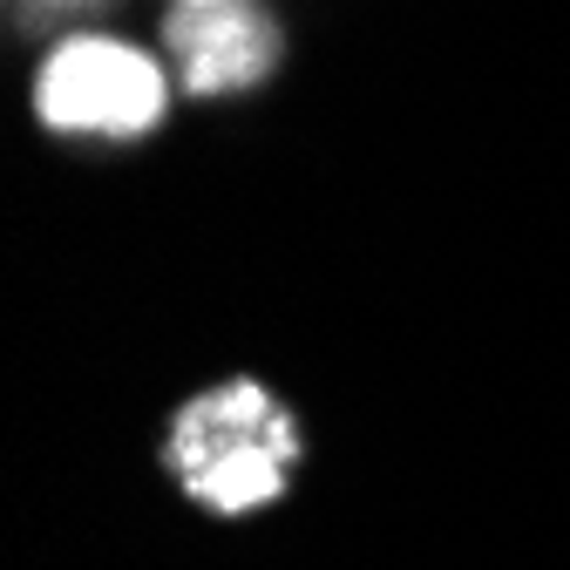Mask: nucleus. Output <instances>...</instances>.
Masks as SVG:
<instances>
[{
    "mask_svg": "<svg viewBox=\"0 0 570 570\" xmlns=\"http://www.w3.org/2000/svg\"><path fill=\"white\" fill-rule=\"evenodd\" d=\"M157 469L170 475V489L190 510L218 523H245L293 495L306 469V421L272 381L225 374L170 407Z\"/></svg>",
    "mask_w": 570,
    "mask_h": 570,
    "instance_id": "nucleus-1",
    "label": "nucleus"
},
{
    "mask_svg": "<svg viewBox=\"0 0 570 570\" xmlns=\"http://www.w3.org/2000/svg\"><path fill=\"white\" fill-rule=\"evenodd\" d=\"M177 76L157 41L76 21L61 28L28 76V116L55 142H82V150H136L170 129L177 109Z\"/></svg>",
    "mask_w": 570,
    "mask_h": 570,
    "instance_id": "nucleus-2",
    "label": "nucleus"
},
{
    "mask_svg": "<svg viewBox=\"0 0 570 570\" xmlns=\"http://www.w3.org/2000/svg\"><path fill=\"white\" fill-rule=\"evenodd\" d=\"M157 48L184 102H245L285 76V21L272 0H164Z\"/></svg>",
    "mask_w": 570,
    "mask_h": 570,
    "instance_id": "nucleus-3",
    "label": "nucleus"
},
{
    "mask_svg": "<svg viewBox=\"0 0 570 570\" xmlns=\"http://www.w3.org/2000/svg\"><path fill=\"white\" fill-rule=\"evenodd\" d=\"M21 8H35V14H48V21H68V28H76V21L102 14L109 0H21Z\"/></svg>",
    "mask_w": 570,
    "mask_h": 570,
    "instance_id": "nucleus-4",
    "label": "nucleus"
}]
</instances>
